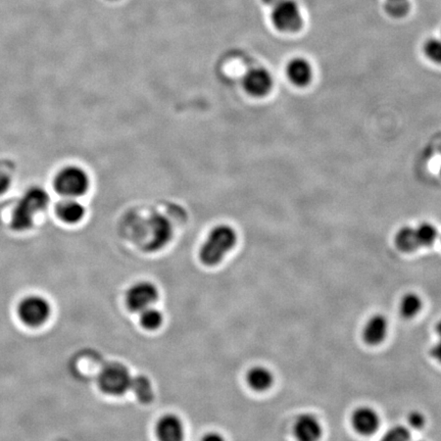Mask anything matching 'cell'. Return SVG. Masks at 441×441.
Wrapping results in <instances>:
<instances>
[{"label":"cell","instance_id":"8","mask_svg":"<svg viewBox=\"0 0 441 441\" xmlns=\"http://www.w3.org/2000/svg\"><path fill=\"white\" fill-rule=\"evenodd\" d=\"M149 241L147 248L150 252L165 248L173 237V227L170 220L164 216L156 213L149 220Z\"/></svg>","mask_w":441,"mask_h":441},{"label":"cell","instance_id":"25","mask_svg":"<svg viewBox=\"0 0 441 441\" xmlns=\"http://www.w3.org/2000/svg\"><path fill=\"white\" fill-rule=\"evenodd\" d=\"M13 182V173L8 169L0 166V196L6 193Z\"/></svg>","mask_w":441,"mask_h":441},{"label":"cell","instance_id":"24","mask_svg":"<svg viewBox=\"0 0 441 441\" xmlns=\"http://www.w3.org/2000/svg\"><path fill=\"white\" fill-rule=\"evenodd\" d=\"M410 440L412 436L410 430L403 426L393 427L381 438V441H410Z\"/></svg>","mask_w":441,"mask_h":441},{"label":"cell","instance_id":"3","mask_svg":"<svg viewBox=\"0 0 441 441\" xmlns=\"http://www.w3.org/2000/svg\"><path fill=\"white\" fill-rule=\"evenodd\" d=\"M90 180L88 174L78 166H68L56 174L53 186L55 191L63 197L77 198L85 194Z\"/></svg>","mask_w":441,"mask_h":441},{"label":"cell","instance_id":"19","mask_svg":"<svg viewBox=\"0 0 441 441\" xmlns=\"http://www.w3.org/2000/svg\"><path fill=\"white\" fill-rule=\"evenodd\" d=\"M139 321L144 329L154 331L161 327L164 322V317L159 309L150 307L140 312Z\"/></svg>","mask_w":441,"mask_h":441},{"label":"cell","instance_id":"17","mask_svg":"<svg viewBox=\"0 0 441 441\" xmlns=\"http://www.w3.org/2000/svg\"><path fill=\"white\" fill-rule=\"evenodd\" d=\"M395 245L402 252L410 253L420 248L414 227L405 226L398 230Z\"/></svg>","mask_w":441,"mask_h":441},{"label":"cell","instance_id":"11","mask_svg":"<svg viewBox=\"0 0 441 441\" xmlns=\"http://www.w3.org/2000/svg\"><path fill=\"white\" fill-rule=\"evenodd\" d=\"M156 434L159 441H184V424L176 415L166 414L156 423Z\"/></svg>","mask_w":441,"mask_h":441},{"label":"cell","instance_id":"10","mask_svg":"<svg viewBox=\"0 0 441 441\" xmlns=\"http://www.w3.org/2000/svg\"><path fill=\"white\" fill-rule=\"evenodd\" d=\"M293 433L297 441H319L322 437V424L314 415H300L295 421Z\"/></svg>","mask_w":441,"mask_h":441},{"label":"cell","instance_id":"2","mask_svg":"<svg viewBox=\"0 0 441 441\" xmlns=\"http://www.w3.org/2000/svg\"><path fill=\"white\" fill-rule=\"evenodd\" d=\"M236 241V232L231 226L219 225L215 227L199 250L201 262L208 267L220 264L227 253L233 250Z\"/></svg>","mask_w":441,"mask_h":441},{"label":"cell","instance_id":"29","mask_svg":"<svg viewBox=\"0 0 441 441\" xmlns=\"http://www.w3.org/2000/svg\"><path fill=\"white\" fill-rule=\"evenodd\" d=\"M265 4H268V6H271L273 8L274 6H276L278 2H280L281 0H262Z\"/></svg>","mask_w":441,"mask_h":441},{"label":"cell","instance_id":"16","mask_svg":"<svg viewBox=\"0 0 441 441\" xmlns=\"http://www.w3.org/2000/svg\"><path fill=\"white\" fill-rule=\"evenodd\" d=\"M248 386L255 391H266L271 388L274 383V375L266 367L257 366L248 371Z\"/></svg>","mask_w":441,"mask_h":441},{"label":"cell","instance_id":"12","mask_svg":"<svg viewBox=\"0 0 441 441\" xmlns=\"http://www.w3.org/2000/svg\"><path fill=\"white\" fill-rule=\"evenodd\" d=\"M353 426L362 435H373L379 429L380 418L372 408H358L353 415Z\"/></svg>","mask_w":441,"mask_h":441},{"label":"cell","instance_id":"13","mask_svg":"<svg viewBox=\"0 0 441 441\" xmlns=\"http://www.w3.org/2000/svg\"><path fill=\"white\" fill-rule=\"evenodd\" d=\"M387 333H388V321L386 317L374 315L366 323L363 337L370 346H378L386 339Z\"/></svg>","mask_w":441,"mask_h":441},{"label":"cell","instance_id":"4","mask_svg":"<svg viewBox=\"0 0 441 441\" xmlns=\"http://www.w3.org/2000/svg\"><path fill=\"white\" fill-rule=\"evenodd\" d=\"M16 314L24 325L30 328H38L51 318V304L42 295H27L18 302Z\"/></svg>","mask_w":441,"mask_h":441},{"label":"cell","instance_id":"14","mask_svg":"<svg viewBox=\"0 0 441 441\" xmlns=\"http://www.w3.org/2000/svg\"><path fill=\"white\" fill-rule=\"evenodd\" d=\"M56 216L67 224H77L85 217V208L76 198L65 197L56 205Z\"/></svg>","mask_w":441,"mask_h":441},{"label":"cell","instance_id":"1","mask_svg":"<svg viewBox=\"0 0 441 441\" xmlns=\"http://www.w3.org/2000/svg\"><path fill=\"white\" fill-rule=\"evenodd\" d=\"M48 192L42 187H31L18 199L11 216V226L16 231L29 230L34 224L35 217L46 210L49 203Z\"/></svg>","mask_w":441,"mask_h":441},{"label":"cell","instance_id":"26","mask_svg":"<svg viewBox=\"0 0 441 441\" xmlns=\"http://www.w3.org/2000/svg\"><path fill=\"white\" fill-rule=\"evenodd\" d=\"M408 422H409L410 426L414 429L423 428L426 423L425 417L419 412L410 413L409 418H408Z\"/></svg>","mask_w":441,"mask_h":441},{"label":"cell","instance_id":"27","mask_svg":"<svg viewBox=\"0 0 441 441\" xmlns=\"http://www.w3.org/2000/svg\"><path fill=\"white\" fill-rule=\"evenodd\" d=\"M430 353L431 356H432L437 362L441 363V339L434 344L432 349H431Z\"/></svg>","mask_w":441,"mask_h":441},{"label":"cell","instance_id":"31","mask_svg":"<svg viewBox=\"0 0 441 441\" xmlns=\"http://www.w3.org/2000/svg\"><path fill=\"white\" fill-rule=\"evenodd\" d=\"M440 174H441V164H440Z\"/></svg>","mask_w":441,"mask_h":441},{"label":"cell","instance_id":"6","mask_svg":"<svg viewBox=\"0 0 441 441\" xmlns=\"http://www.w3.org/2000/svg\"><path fill=\"white\" fill-rule=\"evenodd\" d=\"M272 22L281 32L294 33L302 27V11L294 0H281L273 6Z\"/></svg>","mask_w":441,"mask_h":441},{"label":"cell","instance_id":"9","mask_svg":"<svg viewBox=\"0 0 441 441\" xmlns=\"http://www.w3.org/2000/svg\"><path fill=\"white\" fill-rule=\"evenodd\" d=\"M272 86L273 78L264 68H253L243 77V87L246 92L255 97L268 95Z\"/></svg>","mask_w":441,"mask_h":441},{"label":"cell","instance_id":"7","mask_svg":"<svg viewBox=\"0 0 441 441\" xmlns=\"http://www.w3.org/2000/svg\"><path fill=\"white\" fill-rule=\"evenodd\" d=\"M159 297L156 285L149 281H140L129 288L126 294V304L130 311L140 313L143 309L152 307Z\"/></svg>","mask_w":441,"mask_h":441},{"label":"cell","instance_id":"20","mask_svg":"<svg viewBox=\"0 0 441 441\" xmlns=\"http://www.w3.org/2000/svg\"><path fill=\"white\" fill-rule=\"evenodd\" d=\"M415 231H416L420 248L421 246L432 245L435 243L436 239H437V229L430 223H421V224L415 227Z\"/></svg>","mask_w":441,"mask_h":441},{"label":"cell","instance_id":"15","mask_svg":"<svg viewBox=\"0 0 441 441\" xmlns=\"http://www.w3.org/2000/svg\"><path fill=\"white\" fill-rule=\"evenodd\" d=\"M286 74L292 84L299 87L307 86L313 77L312 65L302 58H293L288 63Z\"/></svg>","mask_w":441,"mask_h":441},{"label":"cell","instance_id":"23","mask_svg":"<svg viewBox=\"0 0 441 441\" xmlns=\"http://www.w3.org/2000/svg\"><path fill=\"white\" fill-rule=\"evenodd\" d=\"M424 53L429 60L436 63H441V39L431 38L424 44Z\"/></svg>","mask_w":441,"mask_h":441},{"label":"cell","instance_id":"21","mask_svg":"<svg viewBox=\"0 0 441 441\" xmlns=\"http://www.w3.org/2000/svg\"><path fill=\"white\" fill-rule=\"evenodd\" d=\"M422 306L423 304H422V299L419 295L415 294V293H408L402 299L400 313L405 318H413L419 314Z\"/></svg>","mask_w":441,"mask_h":441},{"label":"cell","instance_id":"18","mask_svg":"<svg viewBox=\"0 0 441 441\" xmlns=\"http://www.w3.org/2000/svg\"><path fill=\"white\" fill-rule=\"evenodd\" d=\"M130 389L134 391L136 398L142 403H149L154 400V389L147 377L138 376L133 378Z\"/></svg>","mask_w":441,"mask_h":441},{"label":"cell","instance_id":"28","mask_svg":"<svg viewBox=\"0 0 441 441\" xmlns=\"http://www.w3.org/2000/svg\"><path fill=\"white\" fill-rule=\"evenodd\" d=\"M201 441H226L220 434L217 432H210L203 436Z\"/></svg>","mask_w":441,"mask_h":441},{"label":"cell","instance_id":"30","mask_svg":"<svg viewBox=\"0 0 441 441\" xmlns=\"http://www.w3.org/2000/svg\"><path fill=\"white\" fill-rule=\"evenodd\" d=\"M436 331H437L438 336L441 339V321L438 323L437 327H436Z\"/></svg>","mask_w":441,"mask_h":441},{"label":"cell","instance_id":"5","mask_svg":"<svg viewBox=\"0 0 441 441\" xmlns=\"http://www.w3.org/2000/svg\"><path fill=\"white\" fill-rule=\"evenodd\" d=\"M133 377L125 366L114 363L107 365L98 377V386L109 395L119 396L131 388Z\"/></svg>","mask_w":441,"mask_h":441},{"label":"cell","instance_id":"22","mask_svg":"<svg viewBox=\"0 0 441 441\" xmlns=\"http://www.w3.org/2000/svg\"><path fill=\"white\" fill-rule=\"evenodd\" d=\"M410 9V0H386L384 1V9L387 15L393 18H403L407 16Z\"/></svg>","mask_w":441,"mask_h":441}]
</instances>
